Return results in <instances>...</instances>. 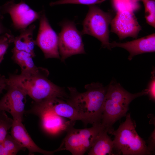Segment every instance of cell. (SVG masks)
<instances>
[{
	"instance_id": "obj_1",
	"label": "cell",
	"mask_w": 155,
	"mask_h": 155,
	"mask_svg": "<svg viewBox=\"0 0 155 155\" xmlns=\"http://www.w3.org/2000/svg\"><path fill=\"white\" fill-rule=\"evenodd\" d=\"M49 75L47 69L38 67L34 72L10 75L7 78V85H13L19 88L34 102L54 97L67 98L68 94L64 89L49 80Z\"/></svg>"
},
{
	"instance_id": "obj_20",
	"label": "cell",
	"mask_w": 155,
	"mask_h": 155,
	"mask_svg": "<svg viewBox=\"0 0 155 155\" xmlns=\"http://www.w3.org/2000/svg\"><path fill=\"white\" fill-rule=\"evenodd\" d=\"M13 119L8 117L5 111H0V143L5 138L11 128Z\"/></svg>"
},
{
	"instance_id": "obj_19",
	"label": "cell",
	"mask_w": 155,
	"mask_h": 155,
	"mask_svg": "<svg viewBox=\"0 0 155 155\" xmlns=\"http://www.w3.org/2000/svg\"><path fill=\"white\" fill-rule=\"evenodd\" d=\"M145 8V17L147 23L155 28V0H142Z\"/></svg>"
},
{
	"instance_id": "obj_12",
	"label": "cell",
	"mask_w": 155,
	"mask_h": 155,
	"mask_svg": "<svg viewBox=\"0 0 155 155\" xmlns=\"http://www.w3.org/2000/svg\"><path fill=\"white\" fill-rule=\"evenodd\" d=\"M7 91L0 100V111H6L13 119L22 121L25 110V100L27 96L16 86L7 85Z\"/></svg>"
},
{
	"instance_id": "obj_24",
	"label": "cell",
	"mask_w": 155,
	"mask_h": 155,
	"mask_svg": "<svg viewBox=\"0 0 155 155\" xmlns=\"http://www.w3.org/2000/svg\"><path fill=\"white\" fill-rule=\"evenodd\" d=\"M154 75L153 73L152 80L149 83L147 89H146L150 98L154 101L155 100V79Z\"/></svg>"
},
{
	"instance_id": "obj_10",
	"label": "cell",
	"mask_w": 155,
	"mask_h": 155,
	"mask_svg": "<svg viewBox=\"0 0 155 155\" xmlns=\"http://www.w3.org/2000/svg\"><path fill=\"white\" fill-rule=\"evenodd\" d=\"M39 26L36 41L45 59H60L58 36L51 27L44 11H41Z\"/></svg>"
},
{
	"instance_id": "obj_9",
	"label": "cell",
	"mask_w": 155,
	"mask_h": 155,
	"mask_svg": "<svg viewBox=\"0 0 155 155\" xmlns=\"http://www.w3.org/2000/svg\"><path fill=\"white\" fill-rule=\"evenodd\" d=\"M63 99L58 97H54L39 102H34L28 113L39 117L46 113H53L68 118L72 121L80 120L84 123V119L78 112Z\"/></svg>"
},
{
	"instance_id": "obj_4",
	"label": "cell",
	"mask_w": 155,
	"mask_h": 155,
	"mask_svg": "<svg viewBox=\"0 0 155 155\" xmlns=\"http://www.w3.org/2000/svg\"><path fill=\"white\" fill-rule=\"evenodd\" d=\"M136 124L130 113L126 116L125 121L118 129H113L108 133L114 135V149L118 154L123 155H150L145 141L138 135Z\"/></svg>"
},
{
	"instance_id": "obj_23",
	"label": "cell",
	"mask_w": 155,
	"mask_h": 155,
	"mask_svg": "<svg viewBox=\"0 0 155 155\" xmlns=\"http://www.w3.org/2000/svg\"><path fill=\"white\" fill-rule=\"evenodd\" d=\"M12 58L13 61L17 64L22 69L24 65L30 57L33 56L30 53L23 51H19L13 48L12 50Z\"/></svg>"
},
{
	"instance_id": "obj_16",
	"label": "cell",
	"mask_w": 155,
	"mask_h": 155,
	"mask_svg": "<svg viewBox=\"0 0 155 155\" xmlns=\"http://www.w3.org/2000/svg\"><path fill=\"white\" fill-rule=\"evenodd\" d=\"M35 27L34 24L30 25L27 28L20 31V34L14 37L13 48L18 50L29 53L35 57L34 49L36 43L35 40L33 38V34Z\"/></svg>"
},
{
	"instance_id": "obj_5",
	"label": "cell",
	"mask_w": 155,
	"mask_h": 155,
	"mask_svg": "<svg viewBox=\"0 0 155 155\" xmlns=\"http://www.w3.org/2000/svg\"><path fill=\"white\" fill-rule=\"evenodd\" d=\"M73 126L67 130V134L59 146L73 155H82L92 146L100 131L104 128L101 123L94 124L90 128L75 129Z\"/></svg>"
},
{
	"instance_id": "obj_13",
	"label": "cell",
	"mask_w": 155,
	"mask_h": 155,
	"mask_svg": "<svg viewBox=\"0 0 155 155\" xmlns=\"http://www.w3.org/2000/svg\"><path fill=\"white\" fill-rule=\"evenodd\" d=\"M110 48L120 47L127 50L129 53L128 59L131 60L134 56L146 53L155 51V34L123 43L114 41L110 43Z\"/></svg>"
},
{
	"instance_id": "obj_21",
	"label": "cell",
	"mask_w": 155,
	"mask_h": 155,
	"mask_svg": "<svg viewBox=\"0 0 155 155\" xmlns=\"http://www.w3.org/2000/svg\"><path fill=\"white\" fill-rule=\"evenodd\" d=\"M14 38L11 33H6L0 36V64L9 45L13 42Z\"/></svg>"
},
{
	"instance_id": "obj_2",
	"label": "cell",
	"mask_w": 155,
	"mask_h": 155,
	"mask_svg": "<svg viewBox=\"0 0 155 155\" xmlns=\"http://www.w3.org/2000/svg\"><path fill=\"white\" fill-rule=\"evenodd\" d=\"M86 91L80 92L74 87H68V97L65 100L78 112L85 125L101 123L103 105L107 87L99 83L86 85Z\"/></svg>"
},
{
	"instance_id": "obj_29",
	"label": "cell",
	"mask_w": 155,
	"mask_h": 155,
	"mask_svg": "<svg viewBox=\"0 0 155 155\" xmlns=\"http://www.w3.org/2000/svg\"><path fill=\"white\" fill-rule=\"evenodd\" d=\"M135 1H142V0H134Z\"/></svg>"
},
{
	"instance_id": "obj_7",
	"label": "cell",
	"mask_w": 155,
	"mask_h": 155,
	"mask_svg": "<svg viewBox=\"0 0 155 155\" xmlns=\"http://www.w3.org/2000/svg\"><path fill=\"white\" fill-rule=\"evenodd\" d=\"M58 35L59 50L62 62L72 55L85 54L82 34L73 21H66L60 24Z\"/></svg>"
},
{
	"instance_id": "obj_8",
	"label": "cell",
	"mask_w": 155,
	"mask_h": 155,
	"mask_svg": "<svg viewBox=\"0 0 155 155\" xmlns=\"http://www.w3.org/2000/svg\"><path fill=\"white\" fill-rule=\"evenodd\" d=\"M0 13L3 16L5 14H9L13 28L20 31L39 20L41 11H35L23 1L16 3L11 0L0 6Z\"/></svg>"
},
{
	"instance_id": "obj_15",
	"label": "cell",
	"mask_w": 155,
	"mask_h": 155,
	"mask_svg": "<svg viewBox=\"0 0 155 155\" xmlns=\"http://www.w3.org/2000/svg\"><path fill=\"white\" fill-rule=\"evenodd\" d=\"M42 128L45 131L52 135H57L66 131L74 125L75 121H68L65 118L54 114L46 113L39 117Z\"/></svg>"
},
{
	"instance_id": "obj_18",
	"label": "cell",
	"mask_w": 155,
	"mask_h": 155,
	"mask_svg": "<svg viewBox=\"0 0 155 155\" xmlns=\"http://www.w3.org/2000/svg\"><path fill=\"white\" fill-rule=\"evenodd\" d=\"M24 148L11 135H7L0 143V155H16Z\"/></svg>"
},
{
	"instance_id": "obj_3",
	"label": "cell",
	"mask_w": 155,
	"mask_h": 155,
	"mask_svg": "<svg viewBox=\"0 0 155 155\" xmlns=\"http://www.w3.org/2000/svg\"><path fill=\"white\" fill-rule=\"evenodd\" d=\"M146 89L135 94L130 93L120 84L112 81L107 87L103 105L101 123L109 132L112 126L121 117L125 116L131 102L135 98L147 94Z\"/></svg>"
},
{
	"instance_id": "obj_17",
	"label": "cell",
	"mask_w": 155,
	"mask_h": 155,
	"mask_svg": "<svg viewBox=\"0 0 155 155\" xmlns=\"http://www.w3.org/2000/svg\"><path fill=\"white\" fill-rule=\"evenodd\" d=\"M108 131L104 129L99 133L92 147L89 150L88 155H113L114 145L108 135Z\"/></svg>"
},
{
	"instance_id": "obj_28",
	"label": "cell",
	"mask_w": 155,
	"mask_h": 155,
	"mask_svg": "<svg viewBox=\"0 0 155 155\" xmlns=\"http://www.w3.org/2000/svg\"><path fill=\"white\" fill-rule=\"evenodd\" d=\"M3 16H2L1 14L0 13V18H1V19H3Z\"/></svg>"
},
{
	"instance_id": "obj_11",
	"label": "cell",
	"mask_w": 155,
	"mask_h": 155,
	"mask_svg": "<svg viewBox=\"0 0 155 155\" xmlns=\"http://www.w3.org/2000/svg\"><path fill=\"white\" fill-rule=\"evenodd\" d=\"M110 24L111 32L121 40L129 37L136 38L142 29L134 11L128 10L117 11Z\"/></svg>"
},
{
	"instance_id": "obj_25",
	"label": "cell",
	"mask_w": 155,
	"mask_h": 155,
	"mask_svg": "<svg viewBox=\"0 0 155 155\" xmlns=\"http://www.w3.org/2000/svg\"><path fill=\"white\" fill-rule=\"evenodd\" d=\"M155 129L151 133L148 140V150L152 154L154 153L155 150Z\"/></svg>"
},
{
	"instance_id": "obj_27",
	"label": "cell",
	"mask_w": 155,
	"mask_h": 155,
	"mask_svg": "<svg viewBox=\"0 0 155 155\" xmlns=\"http://www.w3.org/2000/svg\"><path fill=\"white\" fill-rule=\"evenodd\" d=\"M2 19L0 18V36L6 33H11V31L3 24L1 21Z\"/></svg>"
},
{
	"instance_id": "obj_22",
	"label": "cell",
	"mask_w": 155,
	"mask_h": 155,
	"mask_svg": "<svg viewBox=\"0 0 155 155\" xmlns=\"http://www.w3.org/2000/svg\"><path fill=\"white\" fill-rule=\"evenodd\" d=\"M106 0H59L50 3L51 6L65 4H78L89 5L100 3Z\"/></svg>"
},
{
	"instance_id": "obj_14",
	"label": "cell",
	"mask_w": 155,
	"mask_h": 155,
	"mask_svg": "<svg viewBox=\"0 0 155 155\" xmlns=\"http://www.w3.org/2000/svg\"><path fill=\"white\" fill-rule=\"evenodd\" d=\"M11 134L19 144L28 150L29 154H30L37 152L44 155H51L59 151L58 149L53 151H48L38 147L30 137L22 121L13 119Z\"/></svg>"
},
{
	"instance_id": "obj_26",
	"label": "cell",
	"mask_w": 155,
	"mask_h": 155,
	"mask_svg": "<svg viewBox=\"0 0 155 155\" xmlns=\"http://www.w3.org/2000/svg\"><path fill=\"white\" fill-rule=\"evenodd\" d=\"M7 87V78L3 75H0V94Z\"/></svg>"
},
{
	"instance_id": "obj_6",
	"label": "cell",
	"mask_w": 155,
	"mask_h": 155,
	"mask_svg": "<svg viewBox=\"0 0 155 155\" xmlns=\"http://www.w3.org/2000/svg\"><path fill=\"white\" fill-rule=\"evenodd\" d=\"M112 19L110 13L95 5L89 6V10L82 22V35L88 34L99 40L104 48L111 50L109 26Z\"/></svg>"
}]
</instances>
